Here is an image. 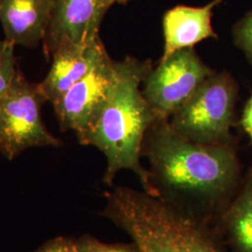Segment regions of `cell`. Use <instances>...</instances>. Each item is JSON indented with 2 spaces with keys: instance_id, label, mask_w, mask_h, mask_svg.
<instances>
[{
  "instance_id": "1",
  "label": "cell",
  "mask_w": 252,
  "mask_h": 252,
  "mask_svg": "<svg viewBox=\"0 0 252 252\" xmlns=\"http://www.w3.org/2000/svg\"><path fill=\"white\" fill-rule=\"evenodd\" d=\"M142 155L155 196L193 216L213 222L233 199L240 176L233 144L192 142L160 119L145 135Z\"/></svg>"
},
{
  "instance_id": "2",
  "label": "cell",
  "mask_w": 252,
  "mask_h": 252,
  "mask_svg": "<svg viewBox=\"0 0 252 252\" xmlns=\"http://www.w3.org/2000/svg\"><path fill=\"white\" fill-rule=\"evenodd\" d=\"M153 67L151 60L132 56L117 62V80L106 106L94 126L77 137L81 144L94 146L106 156L103 180L107 185L113 184L118 172L132 170L145 191L155 196L151 173L140 162L145 135L160 120L140 90Z\"/></svg>"
},
{
  "instance_id": "17",
  "label": "cell",
  "mask_w": 252,
  "mask_h": 252,
  "mask_svg": "<svg viewBox=\"0 0 252 252\" xmlns=\"http://www.w3.org/2000/svg\"><path fill=\"white\" fill-rule=\"evenodd\" d=\"M241 125L243 127L244 131L246 132L247 135H249L252 143V94L245 105Z\"/></svg>"
},
{
  "instance_id": "12",
  "label": "cell",
  "mask_w": 252,
  "mask_h": 252,
  "mask_svg": "<svg viewBox=\"0 0 252 252\" xmlns=\"http://www.w3.org/2000/svg\"><path fill=\"white\" fill-rule=\"evenodd\" d=\"M220 219L233 251L252 252V167Z\"/></svg>"
},
{
  "instance_id": "9",
  "label": "cell",
  "mask_w": 252,
  "mask_h": 252,
  "mask_svg": "<svg viewBox=\"0 0 252 252\" xmlns=\"http://www.w3.org/2000/svg\"><path fill=\"white\" fill-rule=\"evenodd\" d=\"M107 52L101 39L74 43L63 41L52 54L53 63L39 83L47 102L54 106L78 81L85 77Z\"/></svg>"
},
{
  "instance_id": "14",
  "label": "cell",
  "mask_w": 252,
  "mask_h": 252,
  "mask_svg": "<svg viewBox=\"0 0 252 252\" xmlns=\"http://www.w3.org/2000/svg\"><path fill=\"white\" fill-rule=\"evenodd\" d=\"M233 36L235 45L252 64V9L234 25Z\"/></svg>"
},
{
  "instance_id": "8",
  "label": "cell",
  "mask_w": 252,
  "mask_h": 252,
  "mask_svg": "<svg viewBox=\"0 0 252 252\" xmlns=\"http://www.w3.org/2000/svg\"><path fill=\"white\" fill-rule=\"evenodd\" d=\"M114 3L116 0H53L42 42L46 57L63 41L84 43L99 38L102 22Z\"/></svg>"
},
{
  "instance_id": "3",
  "label": "cell",
  "mask_w": 252,
  "mask_h": 252,
  "mask_svg": "<svg viewBox=\"0 0 252 252\" xmlns=\"http://www.w3.org/2000/svg\"><path fill=\"white\" fill-rule=\"evenodd\" d=\"M101 215L126 232L140 252H224L212 222L146 191L117 187Z\"/></svg>"
},
{
  "instance_id": "7",
  "label": "cell",
  "mask_w": 252,
  "mask_h": 252,
  "mask_svg": "<svg viewBox=\"0 0 252 252\" xmlns=\"http://www.w3.org/2000/svg\"><path fill=\"white\" fill-rule=\"evenodd\" d=\"M117 80V61L105 52L85 77L54 105L61 130L77 136L90 129L106 106Z\"/></svg>"
},
{
  "instance_id": "6",
  "label": "cell",
  "mask_w": 252,
  "mask_h": 252,
  "mask_svg": "<svg viewBox=\"0 0 252 252\" xmlns=\"http://www.w3.org/2000/svg\"><path fill=\"white\" fill-rule=\"evenodd\" d=\"M214 71L193 48L182 49L151 69L142 82V94L158 117L169 120Z\"/></svg>"
},
{
  "instance_id": "16",
  "label": "cell",
  "mask_w": 252,
  "mask_h": 252,
  "mask_svg": "<svg viewBox=\"0 0 252 252\" xmlns=\"http://www.w3.org/2000/svg\"><path fill=\"white\" fill-rule=\"evenodd\" d=\"M35 252H79L78 241L66 237H56L42 245Z\"/></svg>"
},
{
  "instance_id": "10",
  "label": "cell",
  "mask_w": 252,
  "mask_h": 252,
  "mask_svg": "<svg viewBox=\"0 0 252 252\" xmlns=\"http://www.w3.org/2000/svg\"><path fill=\"white\" fill-rule=\"evenodd\" d=\"M223 0H212L202 7L179 5L168 9L162 18L164 37L161 60L177 51L193 48L207 38H218L212 27L213 9Z\"/></svg>"
},
{
  "instance_id": "5",
  "label": "cell",
  "mask_w": 252,
  "mask_h": 252,
  "mask_svg": "<svg viewBox=\"0 0 252 252\" xmlns=\"http://www.w3.org/2000/svg\"><path fill=\"white\" fill-rule=\"evenodd\" d=\"M47 102L39 83L28 81L17 70L14 81L0 101V153L11 161L35 147H60L41 118Z\"/></svg>"
},
{
  "instance_id": "11",
  "label": "cell",
  "mask_w": 252,
  "mask_h": 252,
  "mask_svg": "<svg viewBox=\"0 0 252 252\" xmlns=\"http://www.w3.org/2000/svg\"><path fill=\"white\" fill-rule=\"evenodd\" d=\"M53 0H0L5 39L14 46L35 48L43 42Z\"/></svg>"
},
{
  "instance_id": "4",
  "label": "cell",
  "mask_w": 252,
  "mask_h": 252,
  "mask_svg": "<svg viewBox=\"0 0 252 252\" xmlns=\"http://www.w3.org/2000/svg\"><path fill=\"white\" fill-rule=\"evenodd\" d=\"M237 84L227 71L207 78L193 95L171 116L169 124L180 135L203 145L233 144Z\"/></svg>"
},
{
  "instance_id": "18",
  "label": "cell",
  "mask_w": 252,
  "mask_h": 252,
  "mask_svg": "<svg viewBox=\"0 0 252 252\" xmlns=\"http://www.w3.org/2000/svg\"><path fill=\"white\" fill-rule=\"evenodd\" d=\"M129 1H131V0H116V3H118V4H123V5H125L126 3H128Z\"/></svg>"
},
{
  "instance_id": "13",
  "label": "cell",
  "mask_w": 252,
  "mask_h": 252,
  "mask_svg": "<svg viewBox=\"0 0 252 252\" xmlns=\"http://www.w3.org/2000/svg\"><path fill=\"white\" fill-rule=\"evenodd\" d=\"M14 47L6 39L0 40V101L11 86L17 73Z\"/></svg>"
},
{
  "instance_id": "15",
  "label": "cell",
  "mask_w": 252,
  "mask_h": 252,
  "mask_svg": "<svg viewBox=\"0 0 252 252\" xmlns=\"http://www.w3.org/2000/svg\"><path fill=\"white\" fill-rule=\"evenodd\" d=\"M78 247L79 252H140L135 244L103 243L90 235L81 237Z\"/></svg>"
}]
</instances>
